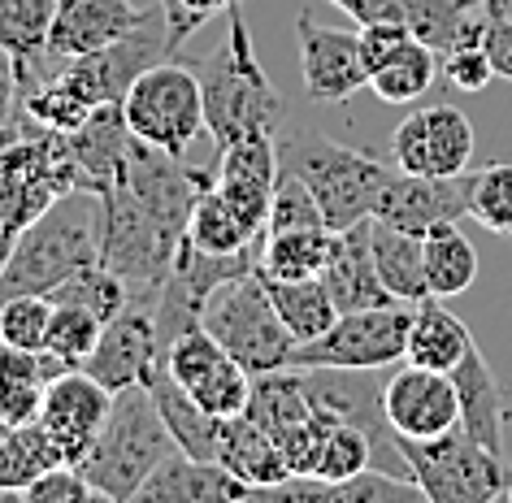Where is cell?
I'll use <instances>...</instances> for the list:
<instances>
[{
    "instance_id": "cell-1",
    "label": "cell",
    "mask_w": 512,
    "mask_h": 503,
    "mask_svg": "<svg viewBox=\"0 0 512 503\" xmlns=\"http://www.w3.org/2000/svg\"><path fill=\"white\" fill-rule=\"evenodd\" d=\"M200 92H204V131L217 148L248 135L283 131V96L270 83L261 57L252 48V31L243 18V5L226 9V40L204 61H196Z\"/></svg>"
},
{
    "instance_id": "cell-2",
    "label": "cell",
    "mask_w": 512,
    "mask_h": 503,
    "mask_svg": "<svg viewBox=\"0 0 512 503\" xmlns=\"http://www.w3.org/2000/svg\"><path fill=\"white\" fill-rule=\"evenodd\" d=\"M92 261H100V200L96 191H70L48 204L9 248L0 269V304L14 295H53Z\"/></svg>"
},
{
    "instance_id": "cell-3",
    "label": "cell",
    "mask_w": 512,
    "mask_h": 503,
    "mask_svg": "<svg viewBox=\"0 0 512 503\" xmlns=\"http://www.w3.org/2000/svg\"><path fill=\"white\" fill-rule=\"evenodd\" d=\"M278 170L296 174L313 191L330 230H348L352 222L374 217L391 161H382L365 148L339 144V139L313 131V126H296L291 135L278 139Z\"/></svg>"
},
{
    "instance_id": "cell-4",
    "label": "cell",
    "mask_w": 512,
    "mask_h": 503,
    "mask_svg": "<svg viewBox=\"0 0 512 503\" xmlns=\"http://www.w3.org/2000/svg\"><path fill=\"white\" fill-rule=\"evenodd\" d=\"M174 434L165 430L161 408L144 382H131L122 391H113L109 417L100 425L96 443L87 447V456L74 464L100 499L126 503L135 499V490L148 482V473L170 456Z\"/></svg>"
},
{
    "instance_id": "cell-5",
    "label": "cell",
    "mask_w": 512,
    "mask_h": 503,
    "mask_svg": "<svg viewBox=\"0 0 512 503\" xmlns=\"http://www.w3.org/2000/svg\"><path fill=\"white\" fill-rule=\"evenodd\" d=\"M100 200V265L113 269L131 291H161L174 256L187 239V226L165 222L122 183H105Z\"/></svg>"
},
{
    "instance_id": "cell-6",
    "label": "cell",
    "mask_w": 512,
    "mask_h": 503,
    "mask_svg": "<svg viewBox=\"0 0 512 503\" xmlns=\"http://www.w3.org/2000/svg\"><path fill=\"white\" fill-rule=\"evenodd\" d=\"M200 326L209 330L252 378L291 369L296 339H291V330L283 326V317H278L265 282L256 278V269L243 278L222 282V287L204 300Z\"/></svg>"
},
{
    "instance_id": "cell-7",
    "label": "cell",
    "mask_w": 512,
    "mask_h": 503,
    "mask_svg": "<svg viewBox=\"0 0 512 503\" xmlns=\"http://www.w3.org/2000/svg\"><path fill=\"white\" fill-rule=\"evenodd\" d=\"M122 113L135 139L170 152V157H187V148L204 135V92L200 74L187 61H152L139 79L126 87Z\"/></svg>"
},
{
    "instance_id": "cell-8",
    "label": "cell",
    "mask_w": 512,
    "mask_h": 503,
    "mask_svg": "<svg viewBox=\"0 0 512 503\" xmlns=\"http://www.w3.org/2000/svg\"><path fill=\"white\" fill-rule=\"evenodd\" d=\"M400 447L426 503H491L512 482L504 456L486 451L460 421L439 438H400Z\"/></svg>"
},
{
    "instance_id": "cell-9",
    "label": "cell",
    "mask_w": 512,
    "mask_h": 503,
    "mask_svg": "<svg viewBox=\"0 0 512 503\" xmlns=\"http://www.w3.org/2000/svg\"><path fill=\"white\" fill-rule=\"evenodd\" d=\"M413 304H378L339 313L335 326L309 343H296L291 369H382L400 365L408 352Z\"/></svg>"
},
{
    "instance_id": "cell-10",
    "label": "cell",
    "mask_w": 512,
    "mask_h": 503,
    "mask_svg": "<svg viewBox=\"0 0 512 503\" xmlns=\"http://www.w3.org/2000/svg\"><path fill=\"white\" fill-rule=\"evenodd\" d=\"M161 57H170V31H165L161 9L152 5V9H144V18H139L118 44L61 66L57 79H66L92 109L96 105H122L126 87Z\"/></svg>"
},
{
    "instance_id": "cell-11",
    "label": "cell",
    "mask_w": 512,
    "mask_h": 503,
    "mask_svg": "<svg viewBox=\"0 0 512 503\" xmlns=\"http://www.w3.org/2000/svg\"><path fill=\"white\" fill-rule=\"evenodd\" d=\"M165 369L183 391L196 399L200 408H209L213 417H235L248 412L252 399V373L226 352L204 326L183 330L178 339L165 347Z\"/></svg>"
},
{
    "instance_id": "cell-12",
    "label": "cell",
    "mask_w": 512,
    "mask_h": 503,
    "mask_svg": "<svg viewBox=\"0 0 512 503\" xmlns=\"http://www.w3.org/2000/svg\"><path fill=\"white\" fill-rule=\"evenodd\" d=\"M157 360V291H131V300L105 321L96 352L87 356L83 369L96 382H105L109 391H122L131 382H144Z\"/></svg>"
},
{
    "instance_id": "cell-13",
    "label": "cell",
    "mask_w": 512,
    "mask_h": 503,
    "mask_svg": "<svg viewBox=\"0 0 512 503\" xmlns=\"http://www.w3.org/2000/svg\"><path fill=\"white\" fill-rule=\"evenodd\" d=\"M300 40V74L304 92L322 105H348L369 87V66L361 53V27H322L313 14H296Z\"/></svg>"
},
{
    "instance_id": "cell-14",
    "label": "cell",
    "mask_w": 512,
    "mask_h": 503,
    "mask_svg": "<svg viewBox=\"0 0 512 503\" xmlns=\"http://www.w3.org/2000/svg\"><path fill=\"white\" fill-rule=\"evenodd\" d=\"M473 157V122L456 105H426L395 126L391 165L404 174H465Z\"/></svg>"
},
{
    "instance_id": "cell-15",
    "label": "cell",
    "mask_w": 512,
    "mask_h": 503,
    "mask_svg": "<svg viewBox=\"0 0 512 503\" xmlns=\"http://www.w3.org/2000/svg\"><path fill=\"white\" fill-rule=\"evenodd\" d=\"M374 217L387 226L413 230V235L452 226L460 217H469V170L443 178V174H404L391 165Z\"/></svg>"
},
{
    "instance_id": "cell-16",
    "label": "cell",
    "mask_w": 512,
    "mask_h": 503,
    "mask_svg": "<svg viewBox=\"0 0 512 503\" xmlns=\"http://www.w3.org/2000/svg\"><path fill=\"white\" fill-rule=\"evenodd\" d=\"M382 412H387L395 438H439L460 421V399L452 373L426 369L408 360L382 382Z\"/></svg>"
},
{
    "instance_id": "cell-17",
    "label": "cell",
    "mask_w": 512,
    "mask_h": 503,
    "mask_svg": "<svg viewBox=\"0 0 512 503\" xmlns=\"http://www.w3.org/2000/svg\"><path fill=\"white\" fill-rule=\"evenodd\" d=\"M139 18H144V9L131 5V0H57L40 79L57 74L61 66H70V61L92 57L100 48L118 44Z\"/></svg>"
},
{
    "instance_id": "cell-18",
    "label": "cell",
    "mask_w": 512,
    "mask_h": 503,
    "mask_svg": "<svg viewBox=\"0 0 512 503\" xmlns=\"http://www.w3.org/2000/svg\"><path fill=\"white\" fill-rule=\"evenodd\" d=\"M109 404H113V391L105 382H96L87 369H61L57 378H48L40 425L66 451V464H79L87 456V447L96 443L100 425L109 417Z\"/></svg>"
},
{
    "instance_id": "cell-19",
    "label": "cell",
    "mask_w": 512,
    "mask_h": 503,
    "mask_svg": "<svg viewBox=\"0 0 512 503\" xmlns=\"http://www.w3.org/2000/svg\"><path fill=\"white\" fill-rule=\"evenodd\" d=\"M213 183L265 235L270 204H274V191H278V139L274 135H248V139H235V144L217 148Z\"/></svg>"
},
{
    "instance_id": "cell-20",
    "label": "cell",
    "mask_w": 512,
    "mask_h": 503,
    "mask_svg": "<svg viewBox=\"0 0 512 503\" xmlns=\"http://www.w3.org/2000/svg\"><path fill=\"white\" fill-rule=\"evenodd\" d=\"M135 499L139 503H230V499H256V490L248 482H239L226 464L170 451L148 473V482L135 490Z\"/></svg>"
},
{
    "instance_id": "cell-21",
    "label": "cell",
    "mask_w": 512,
    "mask_h": 503,
    "mask_svg": "<svg viewBox=\"0 0 512 503\" xmlns=\"http://www.w3.org/2000/svg\"><path fill=\"white\" fill-rule=\"evenodd\" d=\"M322 282H326V291H330V300H335L339 313L400 304L378 278L374 243H369V217L365 222H352L348 230H335V252H330V261L322 269Z\"/></svg>"
},
{
    "instance_id": "cell-22",
    "label": "cell",
    "mask_w": 512,
    "mask_h": 503,
    "mask_svg": "<svg viewBox=\"0 0 512 503\" xmlns=\"http://www.w3.org/2000/svg\"><path fill=\"white\" fill-rule=\"evenodd\" d=\"M217 464H226L239 482H248L256 495L274 490L291 477V464L283 456V447L274 443V434L261 421H252L248 412L222 417L217 425Z\"/></svg>"
},
{
    "instance_id": "cell-23",
    "label": "cell",
    "mask_w": 512,
    "mask_h": 503,
    "mask_svg": "<svg viewBox=\"0 0 512 503\" xmlns=\"http://www.w3.org/2000/svg\"><path fill=\"white\" fill-rule=\"evenodd\" d=\"M456 399H460V425L478 438L486 451L504 456V430H508V399L499 391L491 365H486L482 347L469 343V352L460 356V365L452 369Z\"/></svg>"
},
{
    "instance_id": "cell-24",
    "label": "cell",
    "mask_w": 512,
    "mask_h": 503,
    "mask_svg": "<svg viewBox=\"0 0 512 503\" xmlns=\"http://www.w3.org/2000/svg\"><path fill=\"white\" fill-rule=\"evenodd\" d=\"M144 386L152 391V399H157L165 430L174 434V447L183 451V456H196V460H217V425H222V417H213L209 408H200L196 399L170 378L165 360H157V365L148 369Z\"/></svg>"
},
{
    "instance_id": "cell-25",
    "label": "cell",
    "mask_w": 512,
    "mask_h": 503,
    "mask_svg": "<svg viewBox=\"0 0 512 503\" xmlns=\"http://www.w3.org/2000/svg\"><path fill=\"white\" fill-rule=\"evenodd\" d=\"M66 369L61 360L48 352H27V347L0 343V425L14 430V425L40 421V404H44V386L48 378Z\"/></svg>"
},
{
    "instance_id": "cell-26",
    "label": "cell",
    "mask_w": 512,
    "mask_h": 503,
    "mask_svg": "<svg viewBox=\"0 0 512 503\" xmlns=\"http://www.w3.org/2000/svg\"><path fill=\"white\" fill-rule=\"evenodd\" d=\"M53 14H57V0H0V48L14 57L18 92L44 74Z\"/></svg>"
},
{
    "instance_id": "cell-27",
    "label": "cell",
    "mask_w": 512,
    "mask_h": 503,
    "mask_svg": "<svg viewBox=\"0 0 512 503\" xmlns=\"http://www.w3.org/2000/svg\"><path fill=\"white\" fill-rule=\"evenodd\" d=\"M70 152L74 161L83 165L87 174V187L100 191L109 178H118L122 161H126V148H131V126H126V113L122 105H96L87 113V122L79 131H70Z\"/></svg>"
},
{
    "instance_id": "cell-28",
    "label": "cell",
    "mask_w": 512,
    "mask_h": 503,
    "mask_svg": "<svg viewBox=\"0 0 512 503\" xmlns=\"http://www.w3.org/2000/svg\"><path fill=\"white\" fill-rule=\"evenodd\" d=\"M469 343H473L469 326L443 300L426 295L421 304H413V326H408L404 360L426 365V369H439V373H452L460 365V356L469 352Z\"/></svg>"
},
{
    "instance_id": "cell-29",
    "label": "cell",
    "mask_w": 512,
    "mask_h": 503,
    "mask_svg": "<svg viewBox=\"0 0 512 503\" xmlns=\"http://www.w3.org/2000/svg\"><path fill=\"white\" fill-rule=\"evenodd\" d=\"M335 252V230L330 226H291V230H265L256 269L274 278H322V269Z\"/></svg>"
},
{
    "instance_id": "cell-30",
    "label": "cell",
    "mask_w": 512,
    "mask_h": 503,
    "mask_svg": "<svg viewBox=\"0 0 512 503\" xmlns=\"http://www.w3.org/2000/svg\"><path fill=\"white\" fill-rule=\"evenodd\" d=\"M369 243H374V265H378L382 287L400 304L426 300L430 291H426V265H421V235L369 217Z\"/></svg>"
},
{
    "instance_id": "cell-31",
    "label": "cell",
    "mask_w": 512,
    "mask_h": 503,
    "mask_svg": "<svg viewBox=\"0 0 512 503\" xmlns=\"http://www.w3.org/2000/svg\"><path fill=\"white\" fill-rule=\"evenodd\" d=\"M57 464H66V451L40 421L5 430L0 434V499H22V490Z\"/></svg>"
},
{
    "instance_id": "cell-32",
    "label": "cell",
    "mask_w": 512,
    "mask_h": 503,
    "mask_svg": "<svg viewBox=\"0 0 512 503\" xmlns=\"http://www.w3.org/2000/svg\"><path fill=\"white\" fill-rule=\"evenodd\" d=\"M256 278L265 282L278 317H283V326L291 330L296 343H309V339H317V334H326L330 326H335L339 308H335V300H330L322 278H274V274H261V269H256Z\"/></svg>"
},
{
    "instance_id": "cell-33",
    "label": "cell",
    "mask_w": 512,
    "mask_h": 503,
    "mask_svg": "<svg viewBox=\"0 0 512 503\" xmlns=\"http://www.w3.org/2000/svg\"><path fill=\"white\" fill-rule=\"evenodd\" d=\"M421 265H426V291L434 300L465 295L478 282V248L456 222L421 235Z\"/></svg>"
},
{
    "instance_id": "cell-34",
    "label": "cell",
    "mask_w": 512,
    "mask_h": 503,
    "mask_svg": "<svg viewBox=\"0 0 512 503\" xmlns=\"http://www.w3.org/2000/svg\"><path fill=\"white\" fill-rule=\"evenodd\" d=\"M187 243H196L200 252H248L261 243V230L217 191V183H209L196 196V204H191Z\"/></svg>"
},
{
    "instance_id": "cell-35",
    "label": "cell",
    "mask_w": 512,
    "mask_h": 503,
    "mask_svg": "<svg viewBox=\"0 0 512 503\" xmlns=\"http://www.w3.org/2000/svg\"><path fill=\"white\" fill-rule=\"evenodd\" d=\"M439 79V53L421 40H408L391 61L369 74V92H374L382 105H413L430 92V83Z\"/></svg>"
},
{
    "instance_id": "cell-36",
    "label": "cell",
    "mask_w": 512,
    "mask_h": 503,
    "mask_svg": "<svg viewBox=\"0 0 512 503\" xmlns=\"http://www.w3.org/2000/svg\"><path fill=\"white\" fill-rule=\"evenodd\" d=\"M374 469V438H369L361 425L352 421H335L322 438V447H317L313 456V469L304 477H317V482H348V477Z\"/></svg>"
},
{
    "instance_id": "cell-37",
    "label": "cell",
    "mask_w": 512,
    "mask_h": 503,
    "mask_svg": "<svg viewBox=\"0 0 512 503\" xmlns=\"http://www.w3.org/2000/svg\"><path fill=\"white\" fill-rule=\"evenodd\" d=\"M100 330H105V321H100L92 308L53 300V321H48L44 352L53 360H61L66 369H83L87 356H92L96 343H100Z\"/></svg>"
},
{
    "instance_id": "cell-38",
    "label": "cell",
    "mask_w": 512,
    "mask_h": 503,
    "mask_svg": "<svg viewBox=\"0 0 512 503\" xmlns=\"http://www.w3.org/2000/svg\"><path fill=\"white\" fill-rule=\"evenodd\" d=\"M469 217L491 235L512 239V161H491L469 170Z\"/></svg>"
},
{
    "instance_id": "cell-39",
    "label": "cell",
    "mask_w": 512,
    "mask_h": 503,
    "mask_svg": "<svg viewBox=\"0 0 512 503\" xmlns=\"http://www.w3.org/2000/svg\"><path fill=\"white\" fill-rule=\"evenodd\" d=\"M48 300H61V304H83V308H92V313L100 317V321H109L118 308L131 300V287L113 274V269H105L100 261H92V265H83L74 278H66L61 287L48 295Z\"/></svg>"
},
{
    "instance_id": "cell-40",
    "label": "cell",
    "mask_w": 512,
    "mask_h": 503,
    "mask_svg": "<svg viewBox=\"0 0 512 503\" xmlns=\"http://www.w3.org/2000/svg\"><path fill=\"white\" fill-rule=\"evenodd\" d=\"M48 321H53V300L48 295H14L0 304V343L44 352Z\"/></svg>"
},
{
    "instance_id": "cell-41",
    "label": "cell",
    "mask_w": 512,
    "mask_h": 503,
    "mask_svg": "<svg viewBox=\"0 0 512 503\" xmlns=\"http://www.w3.org/2000/svg\"><path fill=\"white\" fill-rule=\"evenodd\" d=\"M413 503V499H426L417 482H404V477H391L382 469H365L348 477V482H326V503Z\"/></svg>"
},
{
    "instance_id": "cell-42",
    "label": "cell",
    "mask_w": 512,
    "mask_h": 503,
    "mask_svg": "<svg viewBox=\"0 0 512 503\" xmlns=\"http://www.w3.org/2000/svg\"><path fill=\"white\" fill-rule=\"evenodd\" d=\"M291 226H326V217H322V204L313 200V191L296 174L278 170V191H274L265 230H291Z\"/></svg>"
},
{
    "instance_id": "cell-43",
    "label": "cell",
    "mask_w": 512,
    "mask_h": 503,
    "mask_svg": "<svg viewBox=\"0 0 512 503\" xmlns=\"http://www.w3.org/2000/svg\"><path fill=\"white\" fill-rule=\"evenodd\" d=\"M235 5H243V0H157L165 31H170V53H178L200 27H209L217 14H226Z\"/></svg>"
},
{
    "instance_id": "cell-44",
    "label": "cell",
    "mask_w": 512,
    "mask_h": 503,
    "mask_svg": "<svg viewBox=\"0 0 512 503\" xmlns=\"http://www.w3.org/2000/svg\"><path fill=\"white\" fill-rule=\"evenodd\" d=\"M439 74L456 92H486V83L495 79V66H491V57H486L482 40H465V44H456L452 53H443Z\"/></svg>"
},
{
    "instance_id": "cell-45",
    "label": "cell",
    "mask_w": 512,
    "mask_h": 503,
    "mask_svg": "<svg viewBox=\"0 0 512 503\" xmlns=\"http://www.w3.org/2000/svg\"><path fill=\"white\" fill-rule=\"evenodd\" d=\"M100 495L92 490V482L74 469V464H57L44 477L22 490V503H96Z\"/></svg>"
},
{
    "instance_id": "cell-46",
    "label": "cell",
    "mask_w": 512,
    "mask_h": 503,
    "mask_svg": "<svg viewBox=\"0 0 512 503\" xmlns=\"http://www.w3.org/2000/svg\"><path fill=\"white\" fill-rule=\"evenodd\" d=\"M408 40H417L413 31H408V22H365L361 27V53H365V66L374 74L382 61H391Z\"/></svg>"
},
{
    "instance_id": "cell-47",
    "label": "cell",
    "mask_w": 512,
    "mask_h": 503,
    "mask_svg": "<svg viewBox=\"0 0 512 503\" xmlns=\"http://www.w3.org/2000/svg\"><path fill=\"white\" fill-rule=\"evenodd\" d=\"M482 48L495 66V79H508L512 83V18H486L482 27Z\"/></svg>"
},
{
    "instance_id": "cell-48",
    "label": "cell",
    "mask_w": 512,
    "mask_h": 503,
    "mask_svg": "<svg viewBox=\"0 0 512 503\" xmlns=\"http://www.w3.org/2000/svg\"><path fill=\"white\" fill-rule=\"evenodd\" d=\"M18 109V70H14V57L0 48V126L14 118Z\"/></svg>"
},
{
    "instance_id": "cell-49",
    "label": "cell",
    "mask_w": 512,
    "mask_h": 503,
    "mask_svg": "<svg viewBox=\"0 0 512 503\" xmlns=\"http://www.w3.org/2000/svg\"><path fill=\"white\" fill-rule=\"evenodd\" d=\"M460 5L473 9V14H482V18H504L512 0H460Z\"/></svg>"
},
{
    "instance_id": "cell-50",
    "label": "cell",
    "mask_w": 512,
    "mask_h": 503,
    "mask_svg": "<svg viewBox=\"0 0 512 503\" xmlns=\"http://www.w3.org/2000/svg\"><path fill=\"white\" fill-rule=\"evenodd\" d=\"M499 499H508V503H512V482L504 486V495H499Z\"/></svg>"
},
{
    "instance_id": "cell-51",
    "label": "cell",
    "mask_w": 512,
    "mask_h": 503,
    "mask_svg": "<svg viewBox=\"0 0 512 503\" xmlns=\"http://www.w3.org/2000/svg\"><path fill=\"white\" fill-rule=\"evenodd\" d=\"M508 18H512V5H508Z\"/></svg>"
},
{
    "instance_id": "cell-52",
    "label": "cell",
    "mask_w": 512,
    "mask_h": 503,
    "mask_svg": "<svg viewBox=\"0 0 512 503\" xmlns=\"http://www.w3.org/2000/svg\"><path fill=\"white\" fill-rule=\"evenodd\" d=\"M0 434H5V425H0Z\"/></svg>"
}]
</instances>
